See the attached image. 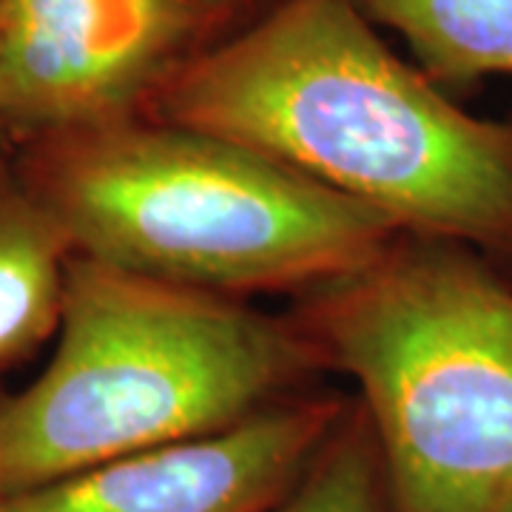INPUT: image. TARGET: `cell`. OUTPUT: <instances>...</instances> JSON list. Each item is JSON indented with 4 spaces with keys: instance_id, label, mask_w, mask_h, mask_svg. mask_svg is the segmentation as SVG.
I'll return each instance as SVG.
<instances>
[{
    "instance_id": "6da1fadb",
    "label": "cell",
    "mask_w": 512,
    "mask_h": 512,
    "mask_svg": "<svg viewBox=\"0 0 512 512\" xmlns=\"http://www.w3.org/2000/svg\"><path fill=\"white\" fill-rule=\"evenodd\" d=\"M151 100L157 120L254 148L402 234L512 254V126L450 103L356 0H285Z\"/></svg>"
},
{
    "instance_id": "7a4b0ae2",
    "label": "cell",
    "mask_w": 512,
    "mask_h": 512,
    "mask_svg": "<svg viewBox=\"0 0 512 512\" xmlns=\"http://www.w3.org/2000/svg\"><path fill=\"white\" fill-rule=\"evenodd\" d=\"M74 254L197 291L319 288L402 231L254 148L131 114L18 143Z\"/></svg>"
},
{
    "instance_id": "3957f363",
    "label": "cell",
    "mask_w": 512,
    "mask_h": 512,
    "mask_svg": "<svg viewBox=\"0 0 512 512\" xmlns=\"http://www.w3.org/2000/svg\"><path fill=\"white\" fill-rule=\"evenodd\" d=\"M60 342L0 407V498L234 427L319 365L296 325L72 254Z\"/></svg>"
},
{
    "instance_id": "277c9868",
    "label": "cell",
    "mask_w": 512,
    "mask_h": 512,
    "mask_svg": "<svg viewBox=\"0 0 512 512\" xmlns=\"http://www.w3.org/2000/svg\"><path fill=\"white\" fill-rule=\"evenodd\" d=\"M296 328L362 387L393 512H512V288L476 254L402 234Z\"/></svg>"
},
{
    "instance_id": "5b68a950",
    "label": "cell",
    "mask_w": 512,
    "mask_h": 512,
    "mask_svg": "<svg viewBox=\"0 0 512 512\" xmlns=\"http://www.w3.org/2000/svg\"><path fill=\"white\" fill-rule=\"evenodd\" d=\"M200 15V0H3L6 134L23 143L140 114Z\"/></svg>"
},
{
    "instance_id": "8992f818",
    "label": "cell",
    "mask_w": 512,
    "mask_h": 512,
    "mask_svg": "<svg viewBox=\"0 0 512 512\" xmlns=\"http://www.w3.org/2000/svg\"><path fill=\"white\" fill-rule=\"evenodd\" d=\"M345 413L330 396H285L220 433L3 495L0 512H268L305 476Z\"/></svg>"
},
{
    "instance_id": "52a82bcc",
    "label": "cell",
    "mask_w": 512,
    "mask_h": 512,
    "mask_svg": "<svg viewBox=\"0 0 512 512\" xmlns=\"http://www.w3.org/2000/svg\"><path fill=\"white\" fill-rule=\"evenodd\" d=\"M72 254L60 222L0 160V367L26 359L60 328Z\"/></svg>"
},
{
    "instance_id": "ba28073f",
    "label": "cell",
    "mask_w": 512,
    "mask_h": 512,
    "mask_svg": "<svg viewBox=\"0 0 512 512\" xmlns=\"http://www.w3.org/2000/svg\"><path fill=\"white\" fill-rule=\"evenodd\" d=\"M410 43L436 83L512 77V0H356Z\"/></svg>"
},
{
    "instance_id": "9c48e42d",
    "label": "cell",
    "mask_w": 512,
    "mask_h": 512,
    "mask_svg": "<svg viewBox=\"0 0 512 512\" xmlns=\"http://www.w3.org/2000/svg\"><path fill=\"white\" fill-rule=\"evenodd\" d=\"M382 458L365 410L345 413L305 476L268 512H382Z\"/></svg>"
},
{
    "instance_id": "30bf717a",
    "label": "cell",
    "mask_w": 512,
    "mask_h": 512,
    "mask_svg": "<svg viewBox=\"0 0 512 512\" xmlns=\"http://www.w3.org/2000/svg\"><path fill=\"white\" fill-rule=\"evenodd\" d=\"M0 137H9L3 120V0H0Z\"/></svg>"
},
{
    "instance_id": "8fae6325",
    "label": "cell",
    "mask_w": 512,
    "mask_h": 512,
    "mask_svg": "<svg viewBox=\"0 0 512 512\" xmlns=\"http://www.w3.org/2000/svg\"><path fill=\"white\" fill-rule=\"evenodd\" d=\"M228 3H231V0H200L202 12H220Z\"/></svg>"
},
{
    "instance_id": "7c38bea8",
    "label": "cell",
    "mask_w": 512,
    "mask_h": 512,
    "mask_svg": "<svg viewBox=\"0 0 512 512\" xmlns=\"http://www.w3.org/2000/svg\"><path fill=\"white\" fill-rule=\"evenodd\" d=\"M3 402H6V399H0V407H3Z\"/></svg>"
}]
</instances>
